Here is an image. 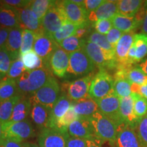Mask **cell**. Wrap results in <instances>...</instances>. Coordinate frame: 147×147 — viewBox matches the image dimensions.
Instances as JSON below:
<instances>
[{
  "mask_svg": "<svg viewBox=\"0 0 147 147\" xmlns=\"http://www.w3.org/2000/svg\"><path fill=\"white\" fill-rule=\"evenodd\" d=\"M135 131L141 146L147 147V115L139 121Z\"/></svg>",
  "mask_w": 147,
  "mask_h": 147,
  "instance_id": "42",
  "label": "cell"
},
{
  "mask_svg": "<svg viewBox=\"0 0 147 147\" xmlns=\"http://www.w3.org/2000/svg\"><path fill=\"white\" fill-rule=\"evenodd\" d=\"M120 114L124 123L136 128L139 120L136 117L134 111V100L130 96L120 98Z\"/></svg>",
  "mask_w": 147,
  "mask_h": 147,
  "instance_id": "22",
  "label": "cell"
},
{
  "mask_svg": "<svg viewBox=\"0 0 147 147\" xmlns=\"http://www.w3.org/2000/svg\"><path fill=\"white\" fill-rule=\"evenodd\" d=\"M36 34L34 32L27 29H23L22 31V42L20 49V55L32 51L36 40Z\"/></svg>",
  "mask_w": 147,
  "mask_h": 147,
  "instance_id": "39",
  "label": "cell"
},
{
  "mask_svg": "<svg viewBox=\"0 0 147 147\" xmlns=\"http://www.w3.org/2000/svg\"><path fill=\"white\" fill-rule=\"evenodd\" d=\"M134 43L136 51V62H140L147 54V35L137 34L134 36Z\"/></svg>",
  "mask_w": 147,
  "mask_h": 147,
  "instance_id": "37",
  "label": "cell"
},
{
  "mask_svg": "<svg viewBox=\"0 0 147 147\" xmlns=\"http://www.w3.org/2000/svg\"><path fill=\"white\" fill-rule=\"evenodd\" d=\"M0 27L10 29L20 27L19 17L16 8L3 3L0 8Z\"/></svg>",
  "mask_w": 147,
  "mask_h": 147,
  "instance_id": "24",
  "label": "cell"
},
{
  "mask_svg": "<svg viewBox=\"0 0 147 147\" xmlns=\"http://www.w3.org/2000/svg\"><path fill=\"white\" fill-rule=\"evenodd\" d=\"M69 59V53L59 47L49 59V67L51 72L59 78L65 77L67 74Z\"/></svg>",
  "mask_w": 147,
  "mask_h": 147,
  "instance_id": "13",
  "label": "cell"
},
{
  "mask_svg": "<svg viewBox=\"0 0 147 147\" xmlns=\"http://www.w3.org/2000/svg\"><path fill=\"white\" fill-rule=\"evenodd\" d=\"M95 68V65L90 59L83 49L69 54L67 74L74 76L89 75Z\"/></svg>",
  "mask_w": 147,
  "mask_h": 147,
  "instance_id": "6",
  "label": "cell"
},
{
  "mask_svg": "<svg viewBox=\"0 0 147 147\" xmlns=\"http://www.w3.org/2000/svg\"><path fill=\"white\" fill-rule=\"evenodd\" d=\"M101 144L102 143L98 141L87 140V147H102Z\"/></svg>",
  "mask_w": 147,
  "mask_h": 147,
  "instance_id": "55",
  "label": "cell"
},
{
  "mask_svg": "<svg viewBox=\"0 0 147 147\" xmlns=\"http://www.w3.org/2000/svg\"><path fill=\"white\" fill-rule=\"evenodd\" d=\"M72 106L78 119H90L95 113L99 111L97 102L89 96L76 102H72Z\"/></svg>",
  "mask_w": 147,
  "mask_h": 147,
  "instance_id": "20",
  "label": "cell"
},
{
  "mask_svg": "<svg viewBox=\"0 0 147 147\" xmlns=\"http://www.w3.org/2000/svg\"><path fill=\"white\" fill-rule=\"evenodd\" d=\"M25 146L26 147H40L39 145L34 142H25Z\"/></svg>",
  "mask_w": 147,
  "mask_h": 147,
  "instance_id": "57",
  "label": "cell"
},
{
  "mask_svg": "<svg viewBox=\"0 0 147 147\" xmlns=\"http://www.w3.org/2000/svg\"><path fill=\"white\" fill-rule=\"evenodd\" d=\"M51 108L39 104H32L31 118L38 127L42 129L48 127Z\"/></svg>",
  "mask_w": 147,
  "mask_h": 147,
  "instance_id": "25",
  "label": "cell"
},
{
  "mask_svg": "<svg viewBox=\"0 0 147 147\" xmlns=\"http://www.w3.org/2000/svg\"><path fill=\"white\" fill-rule=\"evenodd\" d=\"M23 97V96L21 95H17L9 100L1 102V104H0V121L1 122V123H6L10 121L14 106Z\"/></svg>",
  "mask_w": 147,
  "mask_h": 147,
  "instance_id": "30",
  "label": "cell"
},
{
  "mask_svg": "<svg viewBox=\"0 0 147 147\" xmlns=\"http://www.w3.org/2000/svg\"><path fill=\"white\" fill-rule=\"evenodd\" d=\"M115 79L106 69L100 71L93 76L89 95L95 101L100 100L113 93Z\"/></svg>",
  "mask_w": 147,
  "mask_h": 147,
  "instance_id": "3",
  "label": "cell"
},
{
  "mask_svg": "<svg viewBox=\"0 0 147 147\" xmlns=\"http://www.w3.org/2000/svg\"><path fill=\"white\" fill-rule=\"evenodd\" d=\"M20 58L23 61L25 70L27 71L47 67L43 60L34 52V50L21 54Z\"/></svg>",
  "mask_w": 147,
  "mask_h": 147,
  "instance_id": "29",
  "label": "cell"
},
{
  "mask_svg": "<svg viewBox=\"0 0 147 147\" xmlns=\"http://www.w3.org/2000/svg\"><path fill=\"white\" fill-rule=\"evenodd\" d=\"M71 104H72V101L65 93L61 95V96L59 97L57 101L51 109L50 119H49L48 127L57 128L58 121L67 113V110L71 106Z\"/></svg>",
  "mask_w": 147,
  "mask_h": 147,
  "instance_id": "18",
  "label": "cell"
},
{
  "mask_svg": "<svg viewBox=\"0 0 147 147\" xmlns=\"http://www.w3.org/2000/svg\"><path fill=\"white\" fill-rule=\"evenodd\" d=\"M67 21L61 4V1H54L45 16L40 21L43 32L51 36L57 32Z\"/></svg>",
  "mask_w": 147,
  "mask_h": 147,
  "instance_id": "2",
  "label": "cell"
},
{
  "mask_svg": "<svg viewBox=\"0 0 147 147\" xmlns=\"http://www.w3.org/2000/svg\"><path fill=\"white\" fill-rule=\"evenodd\" d=\"M116 144L118 147H142L135 129L125 123L119 126Z\"/></svg>",
  "mask_w": 147,
  "mask_h": 147,
  "instance_id": "17",
  "label": "cell"
},
{
  "mask_svg": "<svg viewBox=\"0 0 147 147\" xmlns=\"http://www.w3.org/2000/svg\"><path fill=\"white\" fill-rule=\"evenodd\" d=\"M95 31L99 34L102 35H107L110 29L113 27L111 19L99 20L94 23Z\"/></svg>",
  "mask_w": 147,
  "mask_h": 147,
  "instance_id": "44",
  "label": "cell"
},
{
  "mask_svg": "<svg viewBox=\"0 0 147 147\" xmlns=\"http://www.w3.org/2000/svg\"><path fill=\"white\" fill-rule=\"evenodd\" d=\"M52 76L50 69L47 67L28 71V80L30 86L31 94L40 89Z\"/></svg>",
  "mask_w": 147,
  "mask_h": 147,
  "instance_id": "23",
  "label": "cell"
},
{
  "mask_svg": "<svg viewBox=\"0 0 147 147\" xmlns=\"http://www.w3.org/2000/svg\"><path fill=\"white\" fill-rule=\"evenodd\" d=\"M62 8L67 21L78 25H89V12L82 5L77 4L71 0L61 1Z\"/></svg>",
  "mask_w": 147,
  "mask_h": 147,
  "instance_id": "11",
  "label": "cell"
},
{
  "mask_svg": "<svg viewBox=\"0 0 147 147\" xmlns=\"http://www.w3.org/2000/svg\"><path fill=\"white\" fill-rule=\"evenodd\" d=\"M10 30V29L0 27V49L4 48L5 45H6Z\"/></svg>",
  "mask_w": 147,
  "mask_h": 147,
  "instance_id": "49",
  "label": "cell"
},
{
  "mask_svg": "<svg viewBox=\"0 0 147 147\" xmlns=\"http://www.w3.org/2000/svg\"><path fill=\"white\" fill-rule=\"evenodd\" d=\"M3 5V1H0V8H1V7H2V5Z\"/></svg>",
  "mask_w": 147,
  "mask_h": 147,
  "instance_id": "59",
  "label": "cell"
},
{
  "mask_svg": "<svg viewBox=\"0 0 147 147\" xmlns=\"http://www.w3.org/2000/svg\"><path fill=\"white\" fill-rule=\"evenodd\" d=\"M69 137L67 131L47 127L41 129L38 137V145L40 147H66Z\"/></svg>",
  "mask_w": 147,
  "mask_h": 147,
  "instance_id": "8",
  "label": "cell"
},
{
  "mask_svg": "<svg viewBox=\"0 0 147 147\" xmlns=\"http://www.w3.org/2000/svg\"><path fill=\"white\" fill-rule=\"evenodd\" d=\"M117 14V1L105 0L97 10L89 14V21L95 23L99 20L112 19Z\"/></svg>",
  "mask_w": 147,
  "mask_h": 147,
  "instance_id": "19",
  "label": "cell"
},
{
  "mask_svg": "<svg viewBox=\"0 0 147 147\" xmlns=\"http://www.w3.org/2000/svg\"><path fill=\"white\" fill-rule=\"evenodd\" d=\"M5 78H6V74L0 72V82L2 81V80H4Z\"/></svg>",
  "mask_w": 147,
  "mask_h": 147,
  "instance_id": "58",
  "label": "cell"
},
{
  "mask_svg": "<svg viewBox=\"0 0 147 147\" xmlns=\"http://www.w3.org/2000/svg\"><path fill=\"white\" fill-rule=\"evenodd\" d=\"M86 40L83 38H78L76 36H72L63 40L59 44V46L65 52L70 54L83 49Z\"/></svg>",
  "mask_w": 147,
  "mask_h": 147,
  "instance_id": "33",
  "label": "cell"
},
{
  "mask_svg": "<svg viewBox=\"0 0 147 147\" xmlns=\"http://www.w3.org/2000/svg\"><path fill=\"white\" fill-rule=\"evenodd\" d=\"M123 34L124 33H123L120 30L113 27V28L110 29L108 34L106 35V38H107L108 41L109 42L110 45L115 49L116 45L118 43L119 40L121 39V38Z\"/></svg>",
  "mask_w": 147,
  "mask_h": 147,
  "instance_id": "45",
  "label": "cell"
},
{
  "mask_svg": "<svg viewBox=\"0 0 147 147\" xmlns=\"http://www.w3.org/2000/svg\"><path fill=\"white\" fill-rule=\"evenodd\" d=\"M87 42L94 43L106 52L115 54V49L109 43L105 35L99 34L97 32H93L88 37Z\"/></svg>",
  "mask_w": 147,
  "mask_h": 147,
  "instance_id": "35",
  "label": "cell"
},
{
  "mask_svg": "<svg viewBox=\"0 0 147 147\" xmlns=\"http://www.w3.org/2000/svg\"><path fill=\"white\" fill-rule=\"evenodd\" d=\"M83 50L100 69H113L118 67L115 53L106 52L94 43L86 41Z\"/></svg>",
  "mask_w": 147,
  "mask_h": 147,
  "instance_id": "4",
  "label": "cell"
},
{
  "mask_svg": "<svg viewBox=\"0 0 147 147\" xmlns=\"http://www.w3.org/2000/svg\"><path fill=\"white\" fill-rule=\"evenodd\" d=\"M22 31L21 27L11 29L9 33L5 49L12 53L16 59L20 57V49L22 42Z\"/></svg>",
  "mask_w": 147,
  "mask_h": 147,
  "instance_id": "26",
  "label": "cell"
},
{
  "mask_svg": "<svg viewBox=\"0 0 147 147\" xmlns=\"http://www.w3.org/2000/svg\"><path fill=\"white\" fill-rule=\"evenodd\" d=\"M87 27H81L78 28L76 30V33H75L74 36L77 37L78 38H82L84 35L87 34Z\"/></svg>",
  "mask_w": 147,
  "mask_h": 147,
  "instance_id": "52",
  "label": "cell"
},
{
  "mask_svg": "<svg viewBox=\"0 0 147 147\" xmlns=\"http://www.w3.org/2000/svg\"><path fill=\"white\" fill-rule=\"evenodd\" d=\"M134 100V111L139 121L147 115V100L137 93H132Z\"/></svg>",
  "mask_w": 147,
  "mask_h": 147,
  "instance_id": "36",
  "label": "cell"
},
{
  "mask_svg": "<svg viewBox=\"0 0 147 147\" xmlns=\"http://www.w3.org/2000/svg\"><path fill=\"white\" fill-rule=\"evenodd\" d=\"M17 95L20 94L18 93L16 80L6 76L4 80L0 82V101L3 102Z\"/></svg>",
  "mask_w": 147,
  "mask_h": 147,
  "instance_id": "31",
  "label": "cell"
},
{
  "mask_svg": "<svg viewBox=\"0 0 147 147\" xmlns=\"http://www.w3.org/2000/svg\"><path fill=\"white\" fill-rule=\"evenodd\" d=\"M18 14L20 21V27L22 29H27L34 32L36 36L45 34L42 29L41 22L29 8V6L23 8H16Z\"/></svg>",
  "mask_w": 147,
  "mask_h": 147,
  "instance_id": "15",
  "label": "cell"
},
{
  "mask_svg": "<svg viewBox=\"0 0 147 147\" xmlns=\"http://www.w3.org/2000/svg\"><path fill=\"white\" fill-rule=\"evenodd\" d=\"M5 4L14 8H23L29 6L31 1L29 0H4Z\"/></svg>",
  "mask_w": 147,
  "mask_h": 147,
  "instance_id": "46",
  "label": "cell"
},
{
  "mask_svg": "<svg viewBox=\"0 0 147 147\" xmlns=\"http://www.w3.org/2000/svg\"><path fill=\"white\" fill-rule=\"evenodd\" d=\"M144 2L140 0L117 1L118 14L127 17H134L144 5Z\"/></svg>",
  "mask_w": 147,
  "mask_h": 147,
  "instance_id": "27",
  "label": "cell"
},
{
  "mask_svg": "<svg viewBox=\"0 0 147 147\" xmlns=\"http://www.w3.org/2000/svg\"><path fill=\"white\" fill-rule=\"evenodd\" d=\"M53 2L54 1H51V0H35L31 1L29 6L36 14L40 21H41L51 8Z\"/></svg>",
  "mask_w": 147,
  "mask_h": 147,
  "instance_id": "38",
  "label": "cell"
},
{
  "mask_svg": "<svg viewBox=\"0 0 147 147\" xmlns=\"http://www.w3.org/2000/svg\"><path fill=\"white\" fill-rule=\"evenodd\" d=\"M60 87L57 80L51 76L45 85L33 93L30 97L32 104H39L52 109L59 97Z\"/></svg>",
  "mask_w": 147,
  "mask_h": 147,
  "instance_id": "5",
  "label": "cell"
},
{
  "mask_svg": "<svg viewBox=\"0 0 147 147\" xmlns=\"http://www.w3.org/2000/svg\"><path fill=\"white\" fill-rule=\"evenodd\" d=\"M93 125L95 136L101 142L116 144L119 125L106 116L97 111L89 119Z\"/></svg>",
  "mask_w": 147,
  "mask_h": 147,
  "instance_id": "1",
  "label": "cell"
},
{
  "mask_svg": "<svg viewBox=\"0 0 147 147\" xmlns=\"http://www.w3.org/2000/svg\"><path fill=\"white\" fill-rule=\"evenodd\" d=\"M26 71L21 58L16 59L10 66V68L7 73L6 76L9 78L16 80Z\"/></svg>",
  "mask_w": 147,
  "mask_h": 147,
  "instance_id": "43",
  "label": "cell"
},
{
  "mask_svg": "<svg viewBox=\"0 0 147 147\" xmlns=\"http://www.w3.org/2000/svg\"><path fill=\"white\" fill-rule=\"evenodd\" d=\"M105 0H85L84 1V6L89 14L97 10Z\"/></svg>",
  "mask_w": 147,
  "mask_h": 147,
  "instance_id": "48",
  "label": "cell"
},
{
  "mask_svg": "<svg viewBox=\"0 0 147 147\" xmlns=\"http://www.w3.org/2000/svg\"><path fill=\"white\" fill-rule=\"evenodd\" d=\"M59 47L58 44L51 36L42 34L36 36L33 50L43 60L48 68H49V59Z\"/></svg>",
  "mask_w": 147,
  "mask_h": 147,
  "instance_id": "12",
  "label": "cell"
},
{
  "mask_svg": "<svg viewBox=\"0 0 147 147\" xmlns=\"http://www.w3.org/2000/svg\"><path fill=\"white\" fill-rule=\"evenodd\" d=\"M93 78V75L89 74L65 83L63 85L65 91L64 93L72 102H76L89 96V89Z\"/></svg>",
  "mask_w": 147,
  "mask_h": 147,
  "instance_id": "9",
  "label": "cell"
},
{
  "mask_svg": "<svg viewBox=\"0 0 147 147\" xmlns=\"http://www.w3.org/2000/svg\"><path fill=\"white\" fill-rule=\"evenodd\" d=\"M134 32L127 33L123 35L115 47V58L119 65L126 66L127 57L130 48L134 40Z\"/></svg>",
  "mask_w": 147,
  "mask_h": 147,
  "instance_id": "21",
  "label": "cell"
},
{
  "mask_svg": "<svg viewBox=\"0 0 147 147\" xmlns=\"http://www.w3.org/2000/svg\"><path fill=\"white\" fill-rule=\"evenodd\" d=\"M144 14L143 12H138L134 17H127L117 14L112 18L111 21L114 27L117 28L124 34L134 32L142 25Z\"/></svg>",
  "mask_w": 147,
  "mask_h": 147,
  "instance_id": "16",
  "label": "cell"
},
{
  "mask_svg": "<svg viewBox=\"0 0 147 147\" xmlns=\"http://www.w3.org/2000/svg\"><path fill=\"white\" fill-rule=\"evenodd\" d=\"M142 34L147 35V6L142 23Z\"/></svg>",
  "mask_w": 147,
  "mask_h": 147,
  "instance_id": "53",
  "label": "cell"
},
{
  "mask_svg": "<svg viewBox=\"0 0 147 147\" xmlns=\"http://www.w3.org/2000/svg\"><path fill=\"white\" fill-rule=\"evenodd\" d=\"M138 66L144 71V72L147 74V58L141 61L138 64Z\"/></svg>",
  "mask_w": 147,
  "mask_h": 147,
  "instance_id": "56",
  "label": "cell"
},
{
  "mask_svg": "<svg viewBox=\"0 0 147 147\" xmlns=\"http://www.w3.org/2000/svg\"><path fill=\"white\" fill-rule=\"evenodd\" d=\"M99 111L118 125L123 124L120 114V98L113 93L108 96L96 101Z\"/></svg>",
  "mask_w": 147,
  "mask_h": 147,
  "instance_id": "10",
  "label": "cell"
},
{
  "mask_svg": "<svg viewBox=\"0 0 147 147\" xmlns=\"http://www.w3.org/2000/svg\"><path fill=\"white\" fill-rule=\"evenodd\" d=\"M113 93L119 98L130 96L132 94V84L125 78H114Z\"/></svg>",
  "mask_w": 147,
  "mask_h": 147,
  "instance_id": "34",
  "label": "cell"
},
{
  "mask_svg": "<svg viewBox=\"0 0 147 147\" xmlns=\"http://www.w3.org/2000/svg\"><path fill=\"white\" fill-rule=\"evenodd\" d=\"M132 93H137L147 100V81L141 86L132 84Z\"/></svg>",
  "mask_w": 147,
  "mask_h": 147,
  "instance_id": "50",
  "label": "cell"
},
{
  "mask_svg": "<svg viewBox=\"0 0 147 147\" xmlns=\"http://www.w3.org/2000/svg\"><path fill=\"white\" fill-rule=\"evenodd\" d=\"M66 147H87V140L69 137L67 141Z\"/></svg>",
  "mask_w": 147,
  "mask_h": 147,
  "instance_id": "47",
  "label": "cell"
},
{
  "mask_svg": "<svg viewBox=\"0 0 147 147\" xmlns=\"http://www.w3.org/2000/svg\"><path fill=\"white\" fill-rule=\"evenodd\" d=\"M2 147H26L25 142H19L11 138H5Z\"/></svg>",
  "mask_w": 147,
  "mask_h": 147,
  "instance_id": "51",
  "label": "cell"
},
{
  "mask_svg": "<svg viewBox=\"0 0 147 147\" xmlns=\"http://www.w3.org/2000/svg\"><path fill=\"white\" fill-rule=\"evenodd\" d=\"M67 132L70 137L100 142L95 136L93 125L89 119H78L68 126Z\"/></svg>",
  "mask_w": 147,
  "mask_h": 147,
  "instance_id": "14",
  "label": "cell"
},
{
  "mask_svg": "<svg viewBox=\"0 0 147 147\" xmlns=\"http://www.w3.org/2000/svg\"><path fill=\"white\" fill-rule=\"evenodd\" d=\"M5 139V137L4 131H3V124L1 123V122L0 121V147H2V145L3 144Z\"/></svg>",
  "mask_w": 147,
  "mask_h": 147,
  "instance_id": "54",
  "label": "cell"
},
{
  "mask_svg": "<svg viewBox=\"0 0 147 147\" xmlns=\"http://www.w3.org/2000/svg\"><path fill=\"white\" fill-rule=\"evenodd\" d=\"M78 119V115L75 113L72 104H71V106L67 110V113L58 121L57 124V128L61 130H64V131H67V128H68L69 125L71 123H73L74 121L77 120Z\"/></svg>",
  "mask_w": 147,
  "mask_h": 147,
  "instance_id": "41",
  "label": "cell"
},
{
  "mask_svg": "<svg viewBox=\"0 0 147 147\" xmlns=\"http://www.w3.org/2000/svg\"><path fill=\"white\" fill-rule=\"evenodd\" d=\"M81 27L87 26L78 25H76V24L71 23V22L69 21H67L63 24V26L61 27L57 32H56L55 34H53L51 37L59 45V44L63 41V40H65L67 38H69V37L72 36H74L77 29Z\"/></svg>",
  "mask_w": 147,
  "mask_h": 147,
  "instance_id": "32",
  "label": "cell"
},
{
  "mask_svg": "<svg viewBox=\"0 0 147 147\" xmlns=\"http://www.w3.org/2000/svg\"><path fill=\"white\" fill-rule=\"evenodd\" d=\"M32 108V102L30 98L23 97L14 106L13 113L10 121L18 122L26 120Z\"/></svg>",
  "mask_w": 147,
  "mask_h": 147,
  "instance_id": "28",
  "label": "cell"
},
{
  "mask_svg": "<svg viewBox=\"0 0 147 147\" xmlns=\"http://www.w3.org/2000/svg\"><path fill=\"white\" fill-rule=\"evenodd\" d=\"M3 129L5 138H11L19 142H23L35 134L32 124L27 119L18 122L9 121L3 124Z\"/></svg>",
  "mask_w": 147,
  "mask_h": 147,
  "instance_id": "7",
  "label": "cell"
},
{
  "mask_svg": "<svg viewBox=\"0 0 147 147\" xmlns=\"http://www.w3.org/2000/svg\"><path fill=\"white\" fill-rule=\"evenodd\" d=\"M1 101H0V104H1Z\"/></svg>",
  "mask_w": 147,
  "mask_h": 147,
  "instance_id": "60",
  "label": "cell"
},
{
  "mask_svg": "<svg viewBox=\"0 0 147 147\" xmlns=\"http://www.w3.org/2000/svg\"><path fill=\"white\" fill-rule=\"evenodd\" d=\"M16 59L5 48L0 49V72L7 74L10 66Z\"/></svg>",
  "mask_w": 147,
  "mask_h": 147,
  "instance_id": "40",
  "label": "cell"
}]
</instances>
